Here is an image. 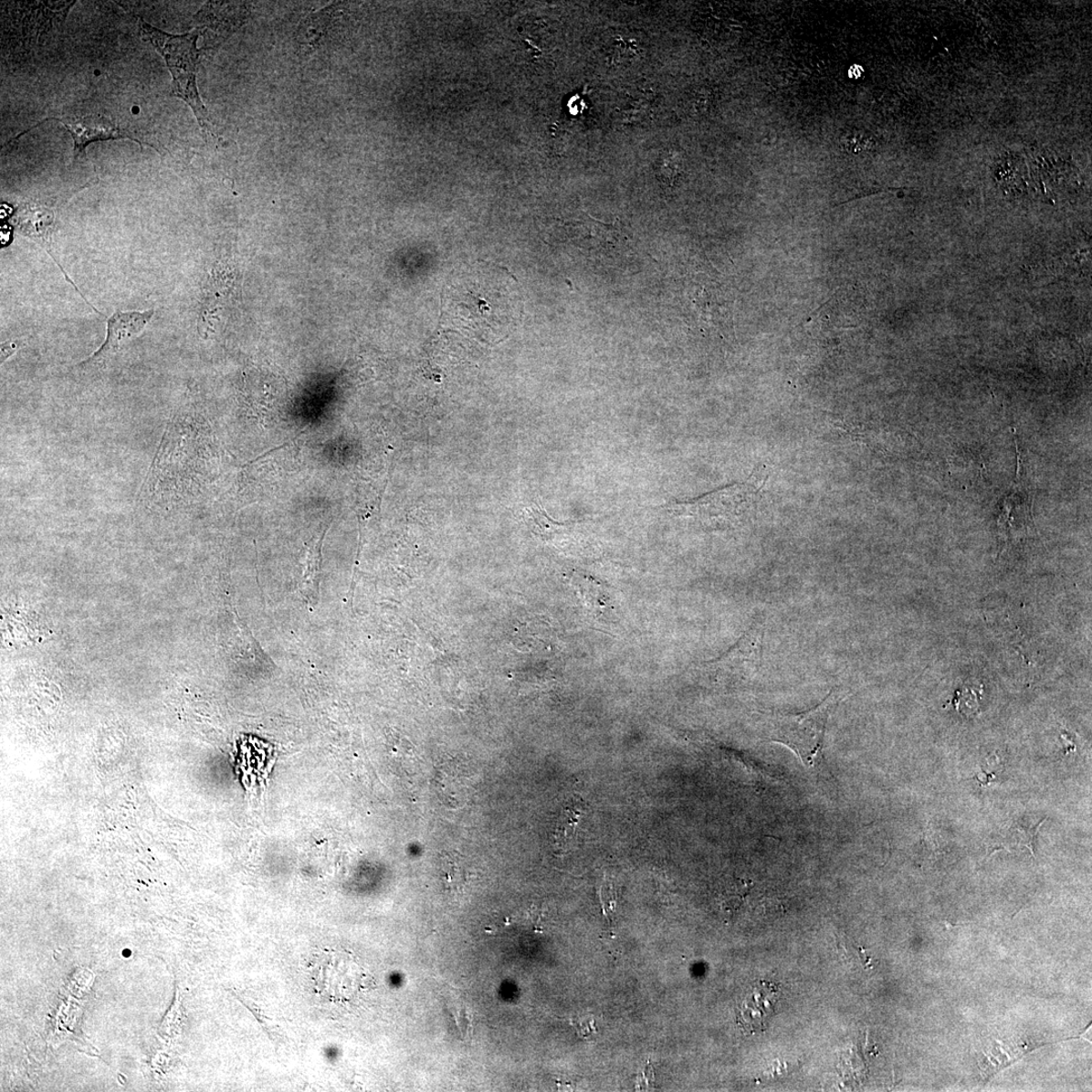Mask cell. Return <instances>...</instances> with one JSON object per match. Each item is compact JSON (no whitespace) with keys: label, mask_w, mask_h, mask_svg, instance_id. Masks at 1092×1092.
I'll use <instances>...</instances> for the list:
<instances>
[{"label":"cell","mask_w":1092,"mask_h":1092,"mask_svg":"<svg viewBox=\"0 0 1092 1092\" xmlns=\"http://www.w3.org/2000/svg\"><path fill=\"white\" fill-rule=\"evenodd\" d=\"M778 1000L779 990L776 984L766 982L757 984L741 1004L739 1015L741 1027L750 1033L764 1031L765 1024L775 1011Z\"/></svg>","instance_id":"obj_7"},{"label":"cell","mask_w":1092,"mask_h":1092,"mask_svg":"<svg viewBox=\"0 0 1092 1092\" xmlns=\"http://www.w3.org/2000/svg\"><path fill=\"white\" fill-rule=\"evenodd\" d=\"M600 899L602 908H604L606 915L609 916L611 912L614 911L616 907V891L614 885L609 881H604L600 888Z\"/></svg>","instance_id":"obj_16"},{"label":"cell","mask_w":1092,"mask_h":1092,"mask_svg":"<svg viewBox=\"0 0 1092 1092\" xmlns=\"http://www.w3.org/2000/svg\"><path fill=\"white\" fill-rule=\"evenodd\" d=\"M58 121L73 138L75 159L86 154V148L99 141L127 138L141 143L130 131L121 129L114 121L101 114L68 115Z\"/></svg>","instance_id":"obj_6"},{"label":"cell","mask_w":1092,"mask_h":1092,"mask_svg":"<svg viewBox=\"0 0 1092 1092\" xmlns=\"http://www.w3.org/2000/svg\"><path fill=\"white\" fill-rule=\"evenodd\" d=\"M684 160L679 152L667 149L656 163V176L664 186L672 187L683 173Z\"/></svg>","instance_id":"obj_12"},{"label":"cell","mask_w":1092,"mask_h":1092,"mask_svg":"<svg viewBox=\"0 0 1092 1092\" xmlns=\"http://www.w3.org/2000/svg\"><path fill=\"white\" fill-rule=\"evenodd\" d=\"M1044 823H1045V821H1043L1039 824L1035 825L1034 827H1025L1023 825L1013 826L1010 830V834L1013 837V839H1015V845L1023 846V848L1028 849L1030 851V853L1032 854V856H1034V839H1035V836H1037L1040 827L1042 826V824Z\"/></svg>","instance_id":"obj_14"},{"label":"cell","mask_w":1092,"mask_h":1092,"mask_svg":"<svg viewBox=\"0 0 1092 1092\" xmlns=\"http://www.w3.org/2000/svg\"><path fill=\"white\" fill-rule=\"evenodd\" d=\"M138 25L141 35L152 43L164 58L173 75L174 96L191 107L204 131H210L209 112L204 106L196 87V73L200 64V51L197 50L196 42L201 35V27L184 35H171L156 29L140 17Z\"/></svg>","instance_id":"obj_2"},{"label":"cell","mask_w":1092,"mask_h":1092,"mask_svg":"<svg viewBox=\"0 0 1092 1092\" xmlns=\"http://www.w3.org/2000/svg\"><path fill=\"white\" fill-rule=\"evenodd\" d=\"M582 815V804L572 803L563 809L552 833V843L555 850L563 853L570 849V846L575 841L577 826Z\"/></svg>","instance_id":"obj_10"},{"label":"cell","mask_w":1092,"mask_h":1092,"mask_svg":"<svg viewBox=\"0 0 1092 1092\" xmlns=\"http://www.w3.org/2000/svg\"><path fill=\"white\" fill-rule=\"evenodd\" d=\"M572 1023L573 1027L581 1034V1037L587 1038L593 1032L596 1031L594 1022L591 1018H587V1016H579L576 1020H572Z\"/></svg>","instance_id":"obj_17"},{"label":"cell","mask_w":1092,"mask_h":1092,"mask_svg":"<svg viewBox=\"0 0 1092 1092\" xmlns=\"http://www.w3.org/2000/svg\"><path fill=\"white\" fill-rule=\"evenodd\" d=\"M154 314V310L116 312L108 320L105 343L84 363L100 366L107 363L121 347L145 331Z\"/></svg>","instance_id":"obj_5"},{"label":"cell","mask_w":1092,"mask_h":1092,"mask_svg":"<svg viewBox=\"0 0 1092 1092\" xmlns=\"http://www.w3.org/2000/svg\"><path fill=\"white\" fill-rule=\"evenodd\" d=\"M331 7H327L323 11L309 16L299 27V43L313 49L326 32V27L331 24Z\"/></svg>","instance_id":"obj_11"},{"label":"cell","mask_w":1092,"mask_h":1092,"mask_svg":"<svg viewBox=\"0 0 1092 1092\" xmlns=\"http://www.w3.org/2000/svg\"><path fill=\"white\" fill-rule=\"evenodd\" d=\"M16 218L17 230L24 236L40 244L58 265L52 248L55 219L53 211L39 204H26L17 209Z\"/></svg>","instance_id":"obj_8"},{"label":"cell","mask_w":1092,"mask_h":1092,"mask_svg":"<svg viewBox=\"0 0 1092 1092\" xmlns=\"http://www.w3.org/2000/svg\"><path fill=\"white\" fill-rule=\"evenodd\" d=\"M520 285L511 273L491 262L459 268L441 297L436 345L460 347L501 342L522 314Z\"/></svg>","instance_id":"obj_1"},{"label":"cell","mask_w":1092,"mask_h":1092,"mask_svg":"<svg viewBox=\"0 0 1092 1092\" xmlns=\"http://www.w3.org/2000/svg\"><path fill=\"white\" fill-rule=\"evenodd\" d=\"M248 6L233 3H208L203 7L197 16L205 26L215 27V30L233 32L240 26L248 16Z\"/></svg>","instance_id":"obj_9"},{"label":"cell","mask_w":1092,"mask_h":1092,"mask_svg":"<svg viewBox=\"0 0 1092 1092\" xmlns=\"http://www.w3.org/2000/svg\"><path fill=\"white\" fill-rule=\"evenodd\" d=\"M449 1011L451 1018L456 1023L461 1035L467 1037L469 1033H472L470 1031H472L473 1024L472 1014H470L468 1007L463 1003H453L449 1007Z\"/></svg>","instance_id":"obj_15"},{"label":"cell","mask_w":1092,"mask_h":1092,"mask_svg":"<svg viewBox=\"0 0 1092 1092\" xmlns=\"http://www.w3.org/2000/svg\"><path fill=\"white\" fill-rule=\"evenodd\" d=\"M442 882L446 890L459 891L466 883V872L463 865L455 860H446L442 863Z\"/></svg>","instance_id":"obj_13"},{"label":"cell","mask_w":1092,"mask_h":1092,"mask_svg":"<svg viewBox=\"0 0 1092 1092\" xmlns=\"http://www.w3.org/2000/svg\"><path fill=\"white\" fill-rule=\"evenodd\" d=\"M836 704L833 693L815 709L798 714H779L771 719L772 740L783 743L812 766L822 754L828 718Z\"/></svg>","instance_id":"obj_3"},{"label":"cell","mask_w":1092,"mask_h":1092,"mask_svg":"<svg viewBox=\"0 0 1092 1092\" xmlns=\"http://www.w3.org/2000/svg\"><path fill=\"white\" fill-rule=\"evenodd\" d=\"M22 341H9L2 345V363L22 347Z\"/></svg>","instance_id":"obj_18"},{"label":"cell","mask_w":1092,"mask_h":1092,"mask_svg":"<svg viewBox=\"0 0 1092 1092\" xmlns=\"http://www.w3.org/2000/svg\"><path fill=\"white\" fill-rule=\"evenodd\" d=\"M760 487L755 478H750L746 483L719 489L692 502L671 504L668 509L677 514L732 520L750 510Z\"/></svg>","instance_id":"obj_4"}]
</instances>
